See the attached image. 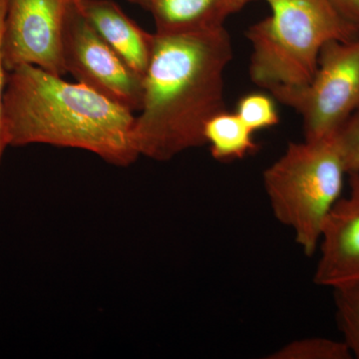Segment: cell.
<instances>
[{"mask_svg":"<svg viewBox=\"0 0 359 359\" xmlns=\"http://www.w3.org/2000/svg\"><path fill=\"white\" fill-rule=\"evenodd\" d=\"M233 57L226 28L187 34L154 33L140 114L135 119L139 155L167 162L205 146V124L226 110L224 71Z\"/></svg>","mask_w":359,"mask_h":359,"instance_id":"cell-1","label":"cell"},{"mask_svg":"<svg viewBox=\"0 0 359 359\" xmlns=\"http://www.w3.org/2000/svg\"><path fill=\"white\" fill-rule=\"evenodd\" d=\"M133 113L83 84L23 65L7 72L2 135L6 147L82 149L111 165L128 167L140 157Z\"/></svg>","mask_w":359,"mask_h":359,"instance_id":"cell-2","label":"cell"},{"mask_svg":"<svg viewBox=\"0 0 359 359\" xmlns=\"http://www.w3.org/2000/svg\"><path fill=\"white\" fill-rule=\"evenodd\" d=\"M271 14L250 26V76L261 88L309 83L318 69L321 49L332 40L358 39L359 27L330 0H264Z\"/></svg>","mask_w":359,"mask_h":359,"instance_id":"cell-3","label":"cell"},{"mask_svg":"<svg viewBox=\"0 0 359 359\" xmlns=\"http://www.w3.org/2000/svg\"><path fill=\"white\" fill-rule=\"evenodd\" d=\"M348 176L337 133L290 143L263 174L273 216L294 233L304 255L318 250L328 216L342 197Z\"/></svg>","mask_w":359,"mask_h":359,"instance_id":"cell-4","label":"cell"},{"mask_svg":"<svg viewBox=\"0 0 359 359\" xmlns=\"http://www.w3.org/2000/svg\"><path fill=\"white\" fill-rule=\"evenodd\" d=\"M269 92L302 116L304 140L337 133L359 107V37L325 44L309 83Z\"/></svg>","mask_w":359,"mask_h":359,"instance_id":"cell-5","label":"cell"},{"mask_svg":"<svg viewBox=\"0 0 359 359\" xmlns=\"http://www.w3.org/2000/svg\"><path fill=\"white\" fill-rule=\"evenodd\" d=\"M79 1L68 8L63 23L61 54L66 73L113 102L139 112L144 77L104 41L85 18Z\"/></svg>","mask_w":359,"mask_h":359,"instance_id":"cell-6","label":"cell"},{"mask_svg":"<svg viewBox=\"0 0 359 359\" xmlns=\"http://www.w3.org/2000/svg\"><path fill=\"white\" fill-rule=\"evenodd\" d=\"M79 0H7L2 57L7 72L33 65L63 76L61 35L68 8Z\"/></svg>","mask_w":359,"mask_h":359,"instance_id":"cell-7","label":"cell"},{"mask_svg":"<svg viewBox=\"0 0 359 359\" xmlns=\"http://www.w3.org/2000/svg\"><path fill=\"white\" fill-rule=\"evenodd\" d=\"M349 190L337 202L323 228L313 280L320 287L359 282V173L348 176Z\"/></svg>","mask_w":359,"mask_h":359,"instance_id":"cell-8","label":"cell"},{"mask_svg":"<svg viewBox=\"0 0 359 359\" xmlns=\"http://www.w3.org/2000/svg\"><path fill=\"white\" fill-rule=\"evenodd\" d=\"M79 6L104 41L132 69L145 76L152 54L154 33L142 29L113 0H80Z\"/></svg>","mask_w":359,"mask_h":359,"instance_id":"cell-9","label":"cell"},{"mask_svg":"<svg viewBox=\"0 0 359 359\" xmlns=\"http://www.w3.org/2000/svg\"><path fill=\"white\" fill-rule=\"evenodd\" d=\"M257 0H152L158 34H187L223 29L230 16Z\"/></svg>","mask_w":359,"mask_h":359,"instance_id":"cell-10","label":"cell"},{"mask_svg":"<svg viewBox=\"0 0 359 359\" xmlns=\"http://www.w3.org/2000/svg\"><path fill=\"white\" fill-rule=\"evenodd\" d=\"M254 134L237 113L226 109L212 116L204 129L205 145L219 162L244 159L256 153L259 145L254 140Z\"/></svg>","mask_w":359,"mask_h":359,"instance_id":"cell-11","label":"cell"},{"mask_svg":"<svg viewBox=\"0 0 359 359\" xmlns=\"http://www.w3.org/2000/svg\"><path fill=\"white\" fill-rule=\"evenodd\" d=\"M335 320L353 358L359 359V282L335 287Z\"/></svg>","mask_w":359,"mask_h":359,"instance_id":"cell-12","label":"cell"},{"mask_svg":"<svg viewBox=\"0 0 359 359\" xmlns=\"http://www.w3.org/2000/svg\"><path fill=\"white\" fill-rule=\"evenodd\" d=\"M266 359H351V351L342 340L309 337L294 340Z\"/></svg>","mask_w":359,"mask_h":359,"instance_id":"cell-13","label":"cell"},{"mask_svg":"<svg viewBox=\"0 0 359 359\" xmlns=\"http://www.w3.org/2000/svg\"><path fill=\"white\" fill-rule=\"evenodd\" d=\"M236 113L252 132L271 128L280 123L275 98L262 92L241 97Z\"/></svg>","mask_w":359,"mask_h":359,"instance_id":"cell-14","label":"cell"},{"mask_svg":"<svg viewBox=\"0 0 359 359\" xmlns=\"http://www.w3.org/2000/svg\"><path fill=\"white\" fill-rule=\"evenodd\" d=\"M349 175L359 173V107L337 132Z\"/></svg>","mask_w":359,"mask_h":359,"instance_id":"cell-15","label":"cell"},{"mask_svg":"<svg viewBox=\"0 0 359 359\" xmlns=\"http://www.w3.org/2000/svg\"><path fill=\"white\" fill-rule=\"evenodd\" d=\"M6 1L0 0V162L6 146L2 135V103H4V89H6L7 71L4 67L2 57V40H4V21L6 16Z\"/></svg>","mask_w":359,"mask_h":359,"instance_id":"cell-16","label":"cell"},{"mask_svg":"<svg viewBox=\"0 0 359 359\" xmlns=\"http://www.w3.org/2000/svg\"><path fill=\"white\" fill-rule=\"evenodd\" d=\"M346 20L359 27V0H330Z\"/></svg>","mask_w":359,"mask_h":359,"instance_id":"cell-17","label":"cell"},{"mask_svg":"<svg viewBox=\"0 0 359 359\" xmlns=\"http://www.w3.org/2000/svg\"><path fill=\"white\" fill-rule=\"evenodd\" d=\"M130 4H136V6H141L142 8L146 9L147 11L149 4H151L152 0H127Z\"/></svg>","mask_w":359,"mask_h":359,"instance_id":"cell-18","label":"cell"}]
</instances>
